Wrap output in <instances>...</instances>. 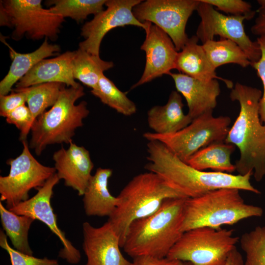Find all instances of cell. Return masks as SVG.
Here are the masks:
<instances>
[{
	"label": "cell",
	"instance_id": "12",
	"mask_svg": "<svg viewBox=\"0 0 265 265\" xmlns=\"http://www.w3.org/2000/svg\"><path fill=\"white\" fill-rule=\"evenodd\" d=\"M196 11L201 18L196 36L202 43L213 40L216 35L232 40L245 53L251 63L258 61L261 56L257 41H252L246 34L243 16H226L215 10L209 3L199 0Z\"/></svg>",
	"mask_w": 265,
	"mask_h": 265
},
{
	"label": "cell",
	"instance_id": "9",
	"mask_svg": "<svg viewBox=\"0 0 265 265\" xmlns=\"http://www.w3.org/2000/svg\"><path fill=\"white\" fill-rule=\"evenodd\" d=\"M41 2V0H0V10L7 17V26L14 28L13 39L17 40L24 35L32 40L57 38L64 18L44 8Z\"/></svg>",
	"mask_w": 265,
	"mask_h": 265
},
{
	"label": "cell",
	"instance_id": "40",
	"mask_svg": "<svg viewBox=\"0 0 265 265\" xmlns=\"http://www.w3.org/2000/svg\"><path fill=\"white\" fill-rule=\"evenodd\" d=\"M257 2L260 5V7L265 8V0H258Z\"/></svg>",
	"mask_w": 265,
	"mask_h": 265
},
{
	"label": "cell",
	"instance_id": "11",
	"mask_svg": "<svg viewBox=\"0 0 265 265\" xmlns=\"http://www.w3.org/2000/svg\"><path fill=\"white\" fill-rule=\"evenodd\" d=\"M199 3V0H142L132 12L140 22L153 23L166 33L180 52L189 38L186 32L187 22Z\"/></svg>",
	"mask_w": 265,
	"mask_h": 265
},
{
	"label": "cell",
	"instance_id": "7",
	"mask_svg": "<svg viewBox=\"0 0 265 265\" xmlns=\"http://www.w3.org/2000/svg\"><path fill=\"white\" fill-rule=\"evenodd\" d=\"M238 240L233 230L198 227L185 232L166 257L193 265H224Z\"/></svg>",
	"mask_w": 265,
	"mask_h": 265
},
{
	"label": "cell",
	"instance_id": "23",
	"mask_svg": "<svg viewBox=\"0 0 265 265\" xmlns=\"http://www.w3.org/2000/svg\"><path fill=\"white\" fill-rule=\"evenodd\" d=\"M1 41L8 47L12 61L8 73L0 82V96L7 95L12 91L14 84L36 64L46 57L56 55L60 50L58 45L49 43L47 38L37 50L26 53L15 51L3 38Z\"/></svg>",
	"mask_w": 265,
	"mask_h": 265
},
{
	"label": "cell",
	"instance_id": "8",
	"mask_svg": "<svg viewBox=\"0 0 265 265\" xmlns=\"http://www.w3.org/2000/svg\"><path fill=\"white\" fill-rule=\"evenodd\" d=\"M231 122L228 116L214 117L213 111L193 119L182 130L172 134L146 132L143 136L148 141L157 140L183 161L186 162L201 149L212 143L224 142Z\"/></svg>",
	"mask_w": 265,
	"mask_h": 265
},
{
	"label": "cell",
	"instance_id": "38",
	"mask_svg": "<svg viewBox=\"0 0 265 265\" xmlns=\"http://www.w3.org/2000/svg\"><path fill=\"white\" fill-rule=\"evenodd\" d=\"M257 12L258 16L251 28V31L255 35H265V8L260 7Z\"/></svg>",
	"mask_w": 265,
	"mask_h": 265
},
{
	"label": "cell",
	"instance_id": "41",
	"mask_svg": "<svg viewBox=\"0 0 265 265\" xmlns=\"http://www.w3.org/2000/svg\"><path fill=\"white\" fill-rule=\"evenodd\" d=\"M182 265H193L190 262H183Z\"/></svg>",
	"mask_w": 265,
	"mask_h": 265
},
{
	"label": "cell",
	"instance_id": "17",
	"mask_svg": "<svg viewBox=\"0 0 265 265\" xmlns=\"http://www.w3.org/2000/svg\"><path fill=\"white\" fill-rule=\"evenodd\" d=\"M53 159L59 179L66 186L77 190L79 195H83L94 167L89 152L72 142L67 149L62 147L55 152Z\"/></svg>",
	"mask_w": 265,
	"mask_h": 265
},
{
	"label": "cell",
	"instance_id": "35",
	"mask_svg": "<svg viewBox=\"0 0 265 265\" xmlns=\"http://www.w3.org/2000/svg\"><path fill=\"white\" fill-rule=\"evenodd\" d=\"M257 41L260 47L261 56L258 61L251 63V66L256 71L263 85V92L260 101L259 114L261 122L265 124V35L258 37Z\"/></svg>",
	"mask_w": 265,
	"mask_h": 265
},
{
	"label": "cell",
	"instance_id": "31",
	"mask_svg": "<svg viewBox=\"0 0 265 265\" xmlns=\"http://www.w3.org/2000/svg\"><path fill=\"white\" fill-rule=\"evenodd\" d=\"M239 242L245 255L244 265H265V225L244 233Z\"/></svg>",
	"mask_w": 265,
	"mask_h": 265
},
{
	"label": "cell",
	"instance_id": "20",
	"mask_svg": "<svg viewBox=\"0 0 265 265\" xmlns=\"http://www.w3.org/2000/svg\"><path fill=\"white\" fill-rule=\"evenodd\" d=\"M198 41L196 35L188 38L183 49L178 53L175 69L181 73L201 80H219L232 89L233 82L216 75V69L209 61L202 45L198 44Z\"/></svg>",
	"mask_w": 265,
	"mask_h": 265
},
{
	"label": "cell",
	"instance_id": "26",
	"mask_svg": "<svg viewBox=\"0 0 265 265\" xmlns=\"http://www.w3.org/2000/svg\"><path fill=\"white\" fill-rule=\"evenodd\" d=\"M1 225L15 249L24 254L32 255L33 251L28 240V231L35 220L26 215H20L11 212L0 202Z\"/></svg>",
	"mask_w": 265,
	"mask_h": 265
},
{
	"label": "cell",
	"instance_id": "39",
	"mask_svg": "<svg viewBox=\"0 0 265 265\" xmlns=\"http://www.w3.org/2000/svg\"><path fill=\"white\" fill-rule=\"evenodd\" d=\"M224 265H244L242 256L237 248L230 254Z\"/></svg>",
	"mask_w": 265,
	"mask_h": 265
},
{
	"label": "cell",
	"instance_id": "21",
	"mask_svg": "<svg viewBox=\"0 0 265 265\" xmlns=\"http://www.w3.org/2000/svg\"><path fill=\"white\" fill-rule=\"evenodd\" d=\"M182 96L172 91L163 106H155L147 112V122L153 132L160 134L175 133L187 126L192 119L183 111Z\"/></svg>",
	"mask_w": 265,
	"mask_h": 265
},
{
	"label": "cell",
	"instance_id": "22",
	"mask_svg": "<svg viewBox=\"0 0 265 265\" xmlns=\"http://www.w3.org/2000/svg\"><path fill=\"white\" fill-rule=\"evenodd\" d=\"M112 173L110 168L99 167L92 176L82 199L87 216L109 217L114 211L117 197L110 193L108 187Z\"/></svg>",
	"mask_w": 265,
	"mask_h": 265
},
{
	"label": "cell",
	"instance_id": "37",
	"mask_svg": "<svg viewBox=\"0 0 265 265\" xmlns=\"http://www.w3.org/2000/svg\"><path fill=\"white\" fill-rule=\"evenodd\" d=\"M183 262L169 258L140 256L133 259L129 265H182Z\"/></svg>",
	"mask_w": 265,
	"mask_h": 265
},
{
	"label": "cell",
	"instance_id": "2",
	"mask_svg": "<svg viewBox=\"0 0 265 265\" xmlns=\"http://www.w3.org/2000/svg\"><path fill=\"white\" fill-rule=\"evenodd\" d=\"M262 91L237 82L230 98L239 103V114L229 130L225 142L234 145L239 152L235 164L238 174L253 172L257 182L265 176V124L260 119Z\"/></svg>",
	"mask_w": 265,
	"mask_h": 265
},
{
	"label": "cell",
	"instance_id": "5",
	"mask_svg": "<svg viewBox=\"0 0 265 265\" xmlns=\"http://www.w3.org/2000/svg\"><path fill=\"white\" fill-rule=\"evenodd\" d=\"M84 95L80 83L76 87L65 86L52 108L36 118L28 144L36 155L40 156L48 145L72 142L76 130L83 125V120L89 114L85 101L75 105Z\"/></svg>",
	"mask_w": 265,
	"mask_h": 265
},
{
	"label": "cell",
	"instance_id": "19",
	"mask_svg": "<svg viewBox=\"0 0 265 265\" xmlns=\"http://www.w3.org/2000/svg\"><path fill=\"white\" fill-rule=\"evenodd\" d=\"M75 51H67L53 58L44 59L36 64L16 84L17 88L47 83L60 82L67 87H76L80 83L75 80L72 61Z\"/></svg>",
	"mask_w": 265,
	"mask_h": 265
},
{
	"label": "cell",
	"instance_id": "18",
	"mask_svg": "<svg viewBox=\"0 0 265 265\" xmlns=\"http://www.w3.org/2000/svg\"><path fill=\"white\" fill-rule=\"evenodd\" d=\"M168 75L174 80L177 91L185 98L187 114L192 120L215 108L221 92L216 79L204 81L181 73Z\"/></svg>",
	"mask_w": 265,
	"mask_h": 265
},
{
	"label": "cell",
	"instance_id": "34",
	"mask_svg": "<svg viewBox=\"0 0 265 265\" xmlns=\"http://www.w3.org/2000/svg\"><path fill=\"white\" fill-rule=\"evenodd\" d=\"M216 7L217 9L232 16H245L247 20L252 19L256 13L248 2L242 0H202Z\"/></svg>",
	"mask_w": 265,
	"mask_h": 265
},
{
	"label": "cell",
	"instance_id": "13",
	"mask_svg": "<svg viewBox=\"0 0 265 265\" xmlns=\"http://www.w3.org/2000/svg\"><path fill=\"white\" fill-rule=\"evenodd\" d=\"M141 0H106V9L94 15L85 23L80 34L84 40L79 43V48L97 56H100L102 41L110 30L126 26H133L145 29L144 23L138 21L133 15V8Z\"/></svg>",
	"mask_w": 265,
	"mask_h": 265
},
{
	"label": "cell",
	"instance_id": "29",
	"mask_svg": "<svg viewBox=\"0 0 265 265\" xmlns=\"http://www.w3.org/2000/svg\"><path fill=\"white\" fill-rule=\"evenodd\" d=\"M91 92L104 104L123 115L130 116L137 111L134 103L104 74L101 75L97 87L92 89Z\"/></svg>",
	"mask_w": 265,
	"mask_h": 265
},
{
	"label": "cell",
	"instance_id": "28",
	"mask_svg": "<svg viewBox=\"0 0 265 265\" xmlns=\"http://www.w3.org/2000/svg\"><path fill=\"white\" fill-rule=\"evenodd\" d=\"M65 85L60 82H47L28 87L17 88L26 96V103L35 121L50 106L56 102Z\"/></svg>",
	"mask_w": 265,
	"mask_h": 265
},
{
	"label": "cell",
	"instance_id": "27",
	"mask_svg": "<svg viewBox=\"0 0 265 265\" xmlns=\"http://www.w3.org/2000/svg\"><path fill=\"white\" fill-rule=\"evenodd\" d=\"M202 46L215 69L228 63L236 64L243 68L251 65V62L245 53L237 43L229 39L208 40Z\"/></svg>",
	"mask_w": 265,
	"mask_h": 265
},
{
	"label": "cell",
	"instance_id": "16",
	"mask_svg": "<svg viewBox=\"0 0 265 265\" xmlns=\"http://www.w3.org/2000/svg\"><path fill=\"white\" fill-rule=\"evenodd\" d=\"M82 248L85 265H129L121 253L120 238L108 222L95 227L88 222L82 224Z\"/></svg>",
	"mask_w": 265,
	"mask_h": 265
},
{
	"label": "cell",
	"instance_id": "24",
	"mask_svg": "<svg viewBox=\"0 0 265 265\" xmlns=\"http://www.w3.org/2000/svg\"><path fill=\"white\" fill-rule=\"evenodd\" d=\"M236 148L225 141L213 143L198 151L186 162L201 171L210 169L231 174L236 171V166L231 159Z\"/></svg>",
	"mask_w": 265,
	"mask_h": 265
},
{
	"label": "cell",
	"instance_id": "10",
	"mask_svg": "<svg viewBox=\"0 0 265 265\" xmlns=\"http://www.w3.org/2000/svg\"><path fill=\"white\" fill-rule=\"evenodd\" d=\"M22 142L21 154L7 161L10 166L9 174L0 177V199L6 203L7 209L28 200L31 189L42 186L56 173L54 167L45 166L33 157L26 140Z\"/></svg>",
	"mask_w": 265,
	"mask_h": 265
},
{
	"label": "cell",
	"instance_id": "32",
	"mask_svg": "<svg viewBox=\"0 0 265 265\" xmlns=\"http://www.w3.org/2000/svg\"><path fill=\"white\" fill-rule=\"evenodd\" d=\"M6 236L3 231L0 230V246L9 254L11 265H59L57 260L50 259L47 257L36 258L13 249L8 244Z\"/></svg>",
	"mask_w": 265,
	"mask_h": 265
},
{
	"label": "cell",
	"instance_id": "1",
	"mask_svg": "<svg viewBox=\"0 0 265 265\" xmlns=\"http://www.w3.org/2000/svg\"><path fill=\"white\" fill-rule=\"evenodd\" d=\"M147 151L149 162L145 169L160 176L186 198L199 197L210 191L225 188L261 193L250 182L253 172L241 175L199 170L181 160L157 140L149 141Z\"/></svg>",
	"mask_w": 265,
	"mask_h": 265
},
{
	"label": "cell",
	"instance_id": "25",
	"mask_svg": "<svg viewBox=\"0 0 265 265\" xmlns=\"http://www.w3.org/2000/svg\"><path fill=\"white\" fill-rule=\"evenodd\" d=\"M113 66L112 61L104 60L100 56L93 55L80 48L75 51L72 61L74 79L92 89L97 87L104 72Z\"/></svg>",
	"mask_w": 265,
	"mask_h": 265
},
{
	"label": "cell",
	"instance_id": "15",
	"mask_svg": "<svg viewBox=\"0 0 265 265\" xmlns=\"http://www.w3.org/2000/svg\"><path fill=\"white\" fill-rule=\"evenodd\" d=\"M146 37L140 49L145 52L146 63L139 80L134 89L163 75H168L175 69L178 52L170 37L163 30L149 22H144Z\"/></svg>",
	"mask_w": 265,
	"mask_h": 265
},
{
	"label": "cell",
	"instance_id": "36",
	"mask_svg": "<svg viewBox=\"0 0 265 265\" xmlns=\"http://www.w3.org/2000/svg\"><path fill=\"white\" fill-rule=\"evenodd\" d=\"M26 102L25 94L16 88L12 89L9 95L0 96V116L5 117L8 113Z\"/></svg>",
	"mask_w": 265,
	"mask_h": 265
},
{
	"label": "cell",
	"instance_id": "6",
	"mask_svg": "<svg viewBox=\"0 0 265 265\" xmlns=\"http://www.w3.org/2000/svg\"><path fill=\"white\" fill-rule=\"evenodd\" d=\"M239 191L237 188H220L199 197L186 198L183 232L202 227L219 229L246 218L262 216V208L245 203Z\"/></svg>",
	"mask_w": 265,
	"mask_h": 265
},
{
	"label": "cell",
	"instance_id": "14",
	"mask_svg": "<svg viewBox=\"0 0 265 265\" xmlns=\"http://www.w3.org/2000/svg\"><path fill=\"white\" fill-rule=\"evenodd\" d=\"M60 179L56 173L51 176L41 187L36 189V194L28 200L22 202L8 209L16 214L26 215L45 224L60 239L63 248L59 252V257L71 264H78L80 259V252L66 238L65 233L58 227L57 218L51 204L54 186Z\"/></svg>",
	"mask_w": 265,
	"mask_h": 265
},
{
	"label": "cell",
	"instance_id": "30",
	"mask_svg": "<svg viewBox=\"0 0 265 265\" xmlns=\"http://www.w3.org/2000/svg\"><path fill=\"white\" fill-rule=\"evenodd\" d=\"M106 0H52L46 2L53 13L64 18L69 17L79 23L90 14L103 10Z\"/></svg>",
	"mask_w": 265,
	"mask_h": 265
},
{
	"label": "cell",
	"instance_id": "4",
	"mask_svg": "<svg viewBox=\"0 0 265 265\" xmlns=\"http://www.w3.org/2000/svg\"><path fill=\"white\" fill-rule=\"evenodd\" d=\"M117 197L116 207L107 222L118 236L121 248L133 221L153 214L167 199L186 198L160 176L149 171L133 177Z\"/></svg>",
	"mask_w": 265,
	"mask_h": 265
},
{
	"label": "cell",
	"instance_id": "3",
	"mask_svg": "<svg viewBox=\"0 0 265 265\" xmlns=\"http://www.w3.org/2000/svg\"><path fill=\"white\" fill-rule=\"evenodd\" d=\"M186 198L167 199L153 214L133 221L122 247L124 252L132 259L166 258L184 233L182 228Z\"/></svg>",
	"mask_w": 265,
	"mask_h": 265
},
{
	"label": "cell",
	"instance_id": "33",
	"mask_svg": "<svg viewBox=\"0 0 265 265\" xmlns=\"http://www.w3.org/2000/svg\"><path fill=\"white\" fill-rule=\"evenodd\" d=\"M5 118L7 123L14 125L20 131V140L22 142L26 140L34 122L28 106L25 104L21 105L8 113Z\"/></svg>",
	"mask_w": 265,
	"mask_h": 265
}]
</instances>
